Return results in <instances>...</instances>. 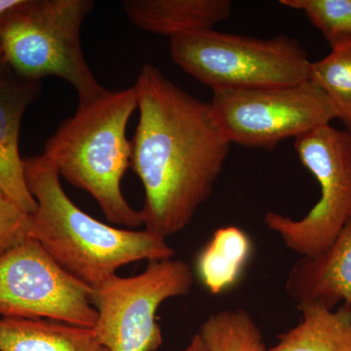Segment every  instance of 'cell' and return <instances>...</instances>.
<instances>
[{
    "label": "cell",
    "instance_id": "obj_12",
    "mask_svg": "<svg viewBox=\"0 0 351 351\" xmlns=\"http://www.w3.org/2000/svg\"><path fill=\"white\" fill-rule=\"evenodd\" d=\"M132 25L143 31L174 36L212 29L230 17V0H125Z\"/></svg>",
    "mask_w": 351,
    "mask_h": 351
},
{
    "label": "cell",
    "instance_id": "obj_16",
    "mask_svg": "<svg viewBox=\"0 0 351 351\" xmlns=\"http://www.w3.org/2000/svg\"><path fill=\"white\" fill-rule=\"evenodd\" d=\"M199 334L209 351H267L257 323L243 309L212 314Z\"/></svg>",
    "mask_w": 351,
    "mask_h": 351
},
{
    "label": "cell",
    "instance_id": "obj_5",
    "mask_svg": "<svg viewBox=\"0 0 351 351\" xmlns=\"http://www.w3.org/2000/svg\"><path fill=\"white\" fill-rule=\"evenodd\" d=\"M170 54L213 91L300 84L309 80L311 64L301 44L286 34L260 39L213 29L171 38Z\"/></svg>",
    "mask_w": 351,
    "mask_h": 351
},
{
    "label": "cell",
    "instance_id": "obj_20",
    "mask_svg": "<svg viewBox=\"0 0 351 351\" xmlns=\"http://www.w3.org/2000/svg\"><path fill=\"white\" fill-rule=\"evenodd\" d=\"M181 351H209L204 339L200 336L199 332L195 335L191 339V343L184 350Z\"/></svg>",
    "mask_w": 351,
    "mask_h": 351
},
{
    "label": "cell",
    "instance_id": "obj_22",
    "mask_svg": "<svg viewBox=\"0 0 351 351\" xmlns=\"http://www.w3.org/2000/svg\"><path fill=\"white\" fill-rule=\"evenodd\" d=\"M2 59V49L1 47H0V60Z\"/></svg>",
    "mask_w": 351,
    "mask_h": 351
},
{
    "label": "cell",
    "instance_id": "obj_8",
    "mask_svg": "<svg viewBox=\"0 0 351 351\" xmlns=\"http://www.w3.org/2000/svg\"><path fill=\"white\" fill-rule=\"evenodd\" d=\"M193 281L188 263L172 258L152 261L138 276H113L95 289L97 339L110 351H156L163 343L159 306L188 294Z\"/></svg>",
    "mask_w": 351,
    "mask_h": 351
},
{
    "label": "cell",
    "instance_id": "obj_17",
    "mask_svg": "<svg viewBox=\"0 0 351 351\" xmlns=\"http://www.w3.org/2000/svg\"><path fill=\"white\" fill-rule=\"evenodd\" d=\"M309 80L326 94L336 119L351 134V47L339 48L311 63Z\"/></svg>",
    "mask_w": 351,
    "mask_h": 351
},
{
    "label": "cell",
    "instance_id": "obj_19",
    "mask_svg": "<svg viewBox=\"0 0 351 351\" xmlns=\"http://www.w3.org/2000/svg\"><path fill=\"white\" fill-rule=\"evenodd\" d=\"M32 215L0 191V257L31 237Z\"/></svg>",
    "mask_w": 351,
    "mask_h": 351
},
{
    "label": "cell",
    "instance_id": "obj_1",
    "mask_svg": "<svg viewBox=\"0 0 351 351\" xmlns=\"http://www.w3.org/2000/svg\"><path fill=\"white\" fill-rule=\"evenodd\" d=\"M140 115L131 140L130 168L145 189V230L167 239L189 225L211 195L230 143L209 103L143 66L135 84Z\"/></svg>",
    "mask_w": 351,
    "mask_h": 351
},
{
    "label": "cell",
    "instance_id": "obj_21",
    "mask_svg": "<svg viewBox=\"0 0 351 351\" xmlns=\"http://www.w3.org/2000/svg\"><path fill=\"white\" fill-rule=\"evenodd\" d=\"M18 0H0V15L17 3Z\"/></svg>",
    "mask_w": 351,
    "mask_h": 351
},
{
    "label": "cell",
    "instance_id": "obj_10",
    "mask_svg": "<svg viewBox=\"0 0 351 351\" xmlns=\"http://www.w3.org/2000/svg\"><path fill=\"white\" fill-rule=\"evenodd\" d=\"M40 92V82L25 80L0 60V191L32 215L38 204L25 184L19 138L25 110Z\"/></svg>",
    "mask_w": 351,
    "mask_h": 351
},
{
    "label": "cell",
    "instance_id": "obj_14",
    "mask_svg": "<svg viewBox=\"0 0 351 351\" xmlns=\"http://www.w3.org/2000/svg\"><path fill=\"white\" fill-rule=\"evenodd\" d=\"M302 320L279 335L267 351H351V304L336 311L319 304L300 306Z\"/></svg>",
    "mask_w": 351,
    "mask_h": 351
},
{
    "label": "cell",
    "instance_id": "obj_3",
    "mask_svg": "<svg viewBox=\"0 0 351 351\" xmlns=\"http://www.w3.org/2000/svg\"><path fill=\"white\" fill-rule=\"evenodd\" d=\"M138 108L135 85L108 91L88 103H78L75 114L64 119L44 145L43 156L60 176L98 202L110 223L138 228L144 223L121 191L130 168L132 144L127 126Z\"/></svg>",
    "mask_w": 351,
    "mask_h": 351
},
{
    "label": "cell",
    "instance_id": "obj_7",
    "mask_svg": "<svg viewBox=\"0 0 351 351\" xmlns=\"http://www.w3.org/2000/svg\"><path fill=\"white\" fill-rule=\"evenodd\" d=\"M230 144L271 149L336 119L326 94L307 80L292 86L215 90L209 103Z\"/></svg>",
    "mask_w": 351,
    "mask_h": 351
},
{
    "label": "cell",
    "instance_id": "obj_4",
    "mask_svg": "<svg viewBox=\"0 0 351 351\" xmlns=\"http://www.w3.org/2000/svg\"><path fill=\"white\" fill-rule=\"evenodd\" d=\"M91 0H18L0 15L2 60L25 80L57 76L78 94V103L106 91L95 77L82 47L80 32Z\"/></svg>",
    "mask_w": 351,
    "mask_h": 351
},
{
    "label": "cell",
    "instance_id": "obj_13",
    "mask_svg": "<svg viewBox=\"0 0 351 351\" xmlns=\"http://www.w3.org/2000/svg\"><path fill=\"white\" fill-rule=\"evenodd\" d=\"M0 351H110L93 329L49 319L0 318Z\"/></svg>",
    "mask_w": 351,
    "mask_h": 351
},
{
    "label": "cell",
    "instance_id": "obj_18",
    "mask_svg": "<svg viewBox=\"0 0 351 351\" xmlns=\"http://www.w3.org/2000/svg\"><path fill=\"white\" fill-rule=\"evenodd\" d=\"M280 4L306 14L332 50L351 47V0H281Z\"/></svg>",
    "mask_w": 351,
    "mask_h": 351
},
{
    "label": "cell",
    "instance_id": "obj_15",
    "mask_svg": "<svg viewBox=\"0 0 351 351\" xmlns=\"http://www.w3.org/2000/svg\"><path fill=\"white\" fill-rule=\"evenodd\" d=\"M252 249V240L241 228H219L196 258V276L211 294H223L239 282Z\"/></svg>",
    "mask_w": 351,
    "mask_h": 351
},
{
    "label": "cell",
    "instance_id": "obj_11",
    "mask_svg": "<svg viewBox=\"0 0 351 351\" xmlns=\"http://www.w3.org/2000/svg\"><path fill=\"white\" fill-rule=\"evenodd\" d=\"M285 288L298 306L319 304L332 311L339 302L351 304V218L329 249L295 262Z\"/></svg>",
    "mask_w": 351,
    "mask_h": 351
},
{
    "label": "cell",
    "instance_id": "obj_6",
    "mask_svg": "<svg viewBox=\"0 0 351 351\" xmlns=\"http://www.w3.org/2000/svg\"><path fill=\"white\" fill-rule=\"evenodd\" d=\"M302 165L317 180L319 201L301 219L269 212L265 223L302 257L330 248L351 218V134L327 124L295 138Z\"/></svg>",
    "mask_w": 351,
    "mask_h": 351
},
{
    "label": "cell",
    "instance_id": "obj_2",
    "mask_svg": "<svg viewBox=\"0 0 351 351\" xmlns=\"http://www.w3.org/2000/svg\"><path fill=\"white\" fill-rule=\"evenodd\" d=\"M25 184L36 201L31 237L69 274L96 289L138 261L169 260L160 235L121 230L92 218L64 193L56 166L43 154L24 159Z\"/></svg>",
    "mask_w": 351,
    "mask_h": 351
},
{
    "label": "cell",
    "instance_id": "obj_9",
    "mask_svg": "<svg viewBox=\"0 0 351 351\" xmlns=\"http://www.w3.org/2000/svg\"><path fill=\"white\" fill-rule=\"evenodd\" d=\"M95 289L62 269L32 237L0 257V315L93 329Z\"/></svg>",
    "mask_w": 351,
    "mask_h": 351
}]
</instances>
